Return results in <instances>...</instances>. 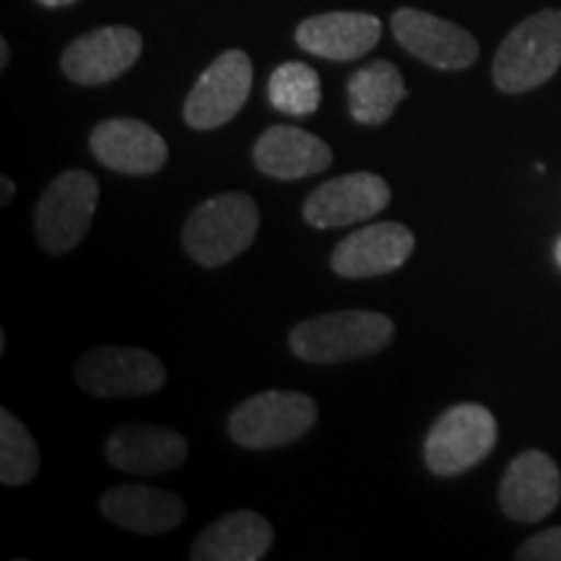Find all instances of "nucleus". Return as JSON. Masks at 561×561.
Instances as JSON below:
<instances>
[{"label":"nucleus","instance_id":"obj_12","mask_svg":"<svg viewBox=\"0 0 561 561\" xmlns=\"http://www.w3.org/2000/svg\"><path fill=\"white\" fill-rule=\"evenodd\" d=\"M91 151L112 172L146 178L159 172L170 159L167 140L151 125L133 117H112L91 133Z\"/></svg>","mask_w":561,"mask_h":561},{"label":"nucleus","instance_id":"obj_25","mask_svg":"<svg viewBox=\"0 0 561 561\" xmlns=\"http://www.w3.org/2000/svg\"><path fill=\"white\" fill-rule=\"evenodd\" d=\"M9 55H11L9 39H0V68L9 66Z\"/></svg>","mask_w":561,"mask_h":561},{"label":"nucleus","instance_id":"obj_17","mask_svg":"<svg viewBox=\"0 0 561 561\" xmlns=\"http://www.w3.org/2000/svg\"><path fill=\"white\" fill-rule=\"evenodd\" d=\"M252 157L257 170L276 180L312 178L333 164V151L325 140L291 125H273L265 130Z\"/></svg>","mask_w":561,"mask_h":561},{"label":"nucleus","instance_id":"obj_18","mask_svg":"<svg viewBox=\"0 0 561 561\" xmlns=\"http://www.w3.org/2000/svg\"><path fill=\"white\" fill-rule=\"evenodd\" d=\"M102 515L110 523L140 536L170 533L185 520V502L178 494L153 486H115L102 496Z\"/></svg>","mask_w":561,"mask_h":561},{"label":"nucleus","instance_id":"obj_11","mask_svg":"<svg viewBox=\"0 0 561 561\" xmlns=\"http://www.w3.org/2000/svg\"><path fill=\"white\" fill-rule=\"evenodd\" d=\"M390 203V185L380 174L351 172L322 182L305 203L307 224L318 229H339L371 219Z\"/></svg>","mask_w":561,"mask_h":561},{"label":"nucleus","instance_id":"obj_20","mask_svg":"<svg viewBox=\"0 0 561 561\" xmlns=\"http://www.w3.org/2000/svg\"><path fill=\"white\" fill-rule=\"evenodd\" d=\"M405 100L401 70L388 60H375L348 79V110L356 123H388L398 104Z\"/></svg>","mask_w":561,"mask_h":561},{"label":"nucleus","instance_id":"obj_1","mask_svg":"<svg viewBox=\"0 0 561 561\" xmlns=\"http://www.w3.org/2000/svg\"><path fill=\"white\" fill-rule=\"evenodd\" d=\"M261 210L248 193H221L187 216L182 244L203 268H221L255 242Z\"/></svg>","mask_w":561,"mask_h":561},{"label":"nucleus","instance_id":"obj_19","mask_svg":"<svg viewBox=\"0 0 561 561\" xmlns=\"http://www.w3.org/2000/svg\"><path fill=\"white\" fill-rule=\"evenodd\" d=\"M273 543V528L263 515L237 510L210 523L193 543V561H261Z\"/></svg>","mask_w":561,"mask_h":561},{"label":"nucleus","instance_id":"obj_15","mask_svg":"<svg viewBox=\"0 0 561 561\" xmlns=\"http://www.w3.org/2000/svg\"><path fill=\"white\" fill-rule=\"evenodd\" d=\"M382 37V21L371 13L335 11L305 19L297 26L301 50L325 60H356Z\"/></svg>","mask_w":561,"mask_h":561},{"label":"nucleus","instance_id":"obj_2","mask_svg":"<svg viewBox=\"0 0 561 561\" xmlns=\"http://www.w3.org/2000/svg\"><path fill=\"white\" fill-rule=\"evenodd\" d=\"M392 333L396 325L388 314L343 310L299 322L289 335V346L301 362L339 364L388 348Z\"/></svg>","mask_w":561,"mask_h":561},{"label":"nucleus","instance_id":"obj_13","mask_svg":"<svg viewBox=\"0 0 561 561\" xmlns=\"http://www.w3.org/2000/svg\"><path fill=\"white\" fill-rule=\"evenodd\" d=\"M413 244H416V237L403 224H371L339 242L331 265L341 278L385 276L409 261Z\"/></svg>","mask_w":561,"mask_h":561},{"label":"nucleus","instance_id":"obj_22","mask_svg":"<svg viewBox=\"0 0 561 561\" xmlns=\"http://www.w3.org/2000/svg\"><path fill=\"white\" fill-rule=\"evenodd\" d=\"M39 471V447L32 432L9 409L0 411V481L24 486Z\"/></svg>","mask_w":561,"mask_h":561},{"label":"nucleus","instance_id":"obj_4","mask_svg":"<svg viewBox=\"0 0 561 561\" xmlns=\"http://www.w3.org/2000/svg\"><path fill=\"white\" fill-rule=\"evenodd\" d=\"M100 185L87 170H68L55 178L39 195L34 210V231L42 250L66 255L79 248L94 221Z\"/></svg>","mask_w":561,"mask_h":561},{"label":"nucleus","instance_id":"obj_9","mask_svg":"<svg viewBox=\"0 0 561 561\" xmlns=\"http://www.w3.org/2000/svg\"><path fill=\"white\" fill-rule=\"evenodd\" d=\"M390 26L396 39L413 58L439 70H462L479 60V42L453 21L419 9H401L392 13Z\"/></svg>","mask_w":561,"mask_h":561},{"label":"nucleus","instance_id":"obj_6","mask_svg":"<svg viewBox=\"0 0 561 561\" xmlns=\"http://www.w3.org/2000/svg\"><path fill=\"white\" fill-rule=\"evenodd\" d=\"M496 419L479 403H460L442 413L424 445L426 466L434 476H458L491 453Z\"/></svg>","mask_w":561,"mask_h":561},{"label":"nucleus","instance_id":"obj_3","mask_svg":"<svg viewBox=\"0 0 561 561\" xmlns=\"http://www.w3.org/2000/svg\"><path fill=\"white\" fill-rule=\"evenodd\" d=\"M561 66V11L546 9L512 30L496 50L494 81L507 94L541 87Z\"/></svg>","mask_w":561,"mask_h":561},{"label":"nucleus","instance_id":"obj_10","mask_svg":"<svg viewBox=\"0 0 561 561\" xmlns=\"http://www.w3.org/2000/svg\"><path fill=\"white\" fill-rule=\"evenodd\" d=\"M144 53V37L130 26H102L83 34L66 47L60 58L62 73L81 87H100L121 79Z\"/></svg>","mask_w":561,"mask_h":561},{"label":"nucleus","instance_id":"obj_7","mask_svg":"<svg viewBox=\"0 0 561 561\" xmlns=\"http://www.w3.org/2000/svg\"><path fill=\"white\" fill-rule=\"evenodd\" d=\"M76 380L89 396H149L164 388L167 369L159 356L136 346H102L76 364Z\"/></svg>","mask_w":561,"mask_h":561},{"label":"nucleus","instance_id":"obj_27","mask_svg":"<svg viewBox=\"0 0 561 561\" xmlns=\"http://www.w3.org/2000/svg\"><path fill=\"white\" fill-rule=\"evenodd\" d=\"M557 263L561 265V240L557 242Z\"/></svg>","mask_w":561,"mask_h":561},{"label":"nucleus","instance_id":"obj_24","mask_svg":"<svg viewBox=\"0 0 561 561\" xmlns=\"http://www.w3.org/2000/svg\"><path fill=\"white\" fill-rule=\"evenodd\" d=\"M0 191H3V193H0V203L5 206V203H9L13 195H16V185H13L11 178H0Z\"/></svg>","mask_w":561,"mask_h":561},{"label":"nucleus","instance_id":"obj_5","mask_svg":"<svg viewBox=\"0 0 561 561\" xmlns=\"http://www.w3.org/2000/svg\"><path fill=\"white\" fill-rule=\"evenodd\" d=\"M318 421V403L305 392L268 390L231 411L229 437L248 450H273L305 437Z\"/></svg>","mask_w":561,"mask_h":561},{"label":"nucleus","instance_id":"obj_16","mask_svg":"<svg viewBox=\"0 0 561 561\" xmlns=\"http://www.w3.org/2000/svg\"><path fill=\"white\" fill-rule=\"evenodd\" d=\"M107 460L128 473H170L187 460V442L167 426L128 424L110 434Z\"/></svg>","mask_w":561,"mask_h":561},{"label":"nucleus","instance_id":"obj_14","mask_svg":"<svg viewBox=\"0 0 561 561\" xmlns=\"http://www.w3.org/2000/svg\"><path fill=\"white\" fill-rule=\"evenodd\" d=\"M561 500V473L549 455L528 450L517 455L504 473L500 504L517 523H538L557 510Z\"/></svg>","mask_w":561,"mask_h":561},{"label":"nucleus","instance_id":"obj_23","mask_svg":"<svg viewBox=\"0 0 561 561\" xmlns=\"http://www.w3.org/2000/svg\"><path fill=\"white\" fill-rule=\"evenodd\" d=\"M523 561H561V528H551L533 536L517 551Z\"/></svg>","mask_w":561,"mask_h":561},{"label":"nucleus","instance_id":"obj_26","mask_svg":"<svg viewBox=\"0 0 561 561\" xmlns=\"http://www.w3.org/2000/svg\"><path fill=\"white\" fill-rule=\"evenodd\" d=\"M37 3L47 5V9H60V5H70L76 3V0H37Z\"/></svg>","mask_w":561,"mask_h":561},{"label":"nucleus","instance_id":"obj_8","mask_svg":"<svg viewBox=\"0 0 561 561\" xmlns=\"http://www.w3.org/2000/svg\"><path fill=\"white\" fill-rule=\"evenodd\" d=\"M252 89V60L242 50L219 55L185 100V123L195 130H214L227 125L248 102Z\"/></svg>","mask_w":561,"mask_h":561},{"label":"nucleus","instance_id":"obj_21","mask_svg":"<svg viewBox=\"0 0 561 561\" xmlns=\"http://www.w3.org/2000/svg\"><path fill=\"white\" fill-rule=\"evenodd\" d=\"M271 104L291 117H307L320 107L322 89L318 70L305 62H284L268 81Z\"/></svg>","mask_w":561,"mask_h":561}]
</instances>
